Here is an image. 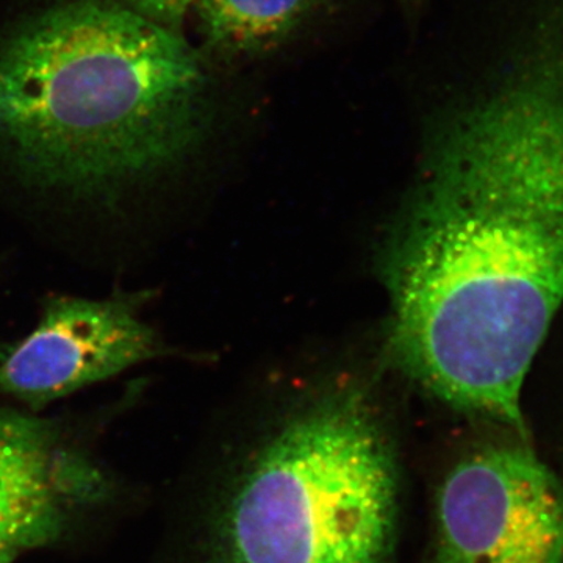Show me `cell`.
Instances as JSON below:
<instances>
[{"mask_svg": "<svg viewBox=\"0 0 563 563\" xmlns=\"http://www.w3.org/2000/svg\"><path fill=\"white\" fill-rule=\"evenodd\" d=\"M199 0H125L128 7L151 18V20L172 25L179 22L188 11L195 9Z\"/></svg>", "mask_w": 563, "mask_h": 563, "instance_id": "cell-8", "label": "cell"}, {"mask_svg": "<svg viewBox=\"0 0 563 563\" xmlns=\"http://www.w3.org/2000/svg\"><path fill=\"white\" fill-rule=\"evenodd\" d=\"M384 276L398 368L528 440L521 390L563 303L561 52L446 122Z\"/></svg>", "mask_w": 563, "mask_h": 563, "instance_id": "cell-1", "label": "cell"}, {"mask_svg": "<svg viewBox=\"0 0 563 563\" xmlns=\"http://www.w3.org/2000/svg\"><path fill=\"white\" fill-rule=\"evenodd\" d=\"M314 0H199L195 10L214 51L250 57L274 49L301 27Z\"/></svg>", "mask_w": 563, "mask_h": 563, "instance_id": "cell-7", "label": "cell"}, {"mask_svg": "<svg viewBox=\"0 0 563 563\" xmlns=\"http://www.w3.org/2000/svg\"><path fill=\"white\" fill-rule=\"evenodd\" d=\"M404 463L374 393H313L235 448L207 514V563H399Z\"/></svg>", "mask_w": 563, "mask_h": 563, "instance_id": "cell-3", "label": "cell"}, {"mask_svg": "<svg viewBox=\"0 0 563 563\" xmlns=\"http://www.w3.org/2000/svg\"><path fill=\"white\" fill-rule=\"evenodd\" d=\"M432 515L431 563H563V484L526 440L459 457Z\"/></svg>", "mask_w": 563, "mask_h": 563, "instance_id": "cell-4", "label": "cell"}, {"mask_svg": "<svg viewBox=\"0 0 563 563\" xmlns=\"http://www.w3.org/2000/svg\"><path fill=\"white\" fill-rule=\"evenodd\" d=\"M14 555H16V551L7 550V548H0V563L13 562Z\"/></svg>", "mask_w": 563, "mask_h": 563, "instance_id": "cell-9", "label": "cell"}, {"mask_svg": "<svg viewBox=\"0 0 563 563\" xmlns=\"http://www.w3.org/2000/svg\"><path fill=\"white\" fill-rule=\"evenodd\" d=\"M162 351L158 336L141 320L139 299L57 296L0 363V395L41 409Z\"/></svg>", "mask_w": 563, "mask_h": 563, "instance_id": "cell-5", "label": "cell"}, {"mask_svg": "<svg viewBox=\"0 0 563 563\" xmlns=\"http://www.w3.org/2000/svg\"><path fill=\"white\" fill-rule=\"evenodd\" d=\"M207 77L176 29L76 0L0 43V168L25 190L114 209L195 151Z\"/></svg>", "mask_w": 563, "mask_h": 563, "instance_id": "cell-2", "label": "cell"}, {"mask_svg": "<svg viewBox=\"0 0 563 563\" xmlns=\"http://www.w3.org/2000/svg\"><path fill=\"white\" fill-rule=\"evenodd\" d=\"M49 421L0 410V548L43 547L60 536L63 487Z\"/></svg>", "mask_w": 563, "mask_h": 563, "instance_id": "cell-6", "label": "cell"}]
</instances>
